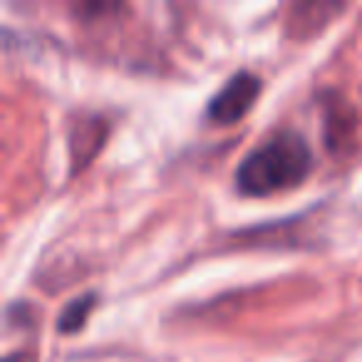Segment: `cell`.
<instances>
[{
  "label": "cell",
  "mask_w": 362,
  "mask_h": 362,
  "mask_svg": "<svg viewBox=\"0 0 362 362\" xmlns=\"http://www.w3.org/2000/svg\"><path fill=\"white\" fill-rule=\"evenodd\" d=\"M313 171V149L305 136L283 129L248 151L236 169V189L243 197H271L296 189Z\"/></svg>",
  "instance_id": "obj_1"
},
{
  "label": "cell",
  "mask_w": 362,
  "mask_h": 362,
  "mask_svg": "<svg viewBox=\"0 0 362 362\" xmlns=\"http://www.w3.org/2000/svg\"><path fill=\"white\" fill-rule=\"evenodd\" d=\"M3 362H35V360H33V355H28V352H16V355H8Z\"/></svg>",
  "instance_id": "obj_4"
},
{
  "label": "cell",
  "mask_w": 362,
  "mask_h": 362,
  "mask_svg": "<svg viewBox=\"0 0 362 362\" xmlns=\"http://www.w3.org/2000/svg\"><path fill=\"white\" fill-rule=\"evenodd\" d=\"M92 308H95V293H85L82 298H75L72 303H67L65 310L60 313V320H57V330L70 335V332H77L80 327H85Z\"/></svg>",
  "instance_id": "obj_3"
},
{
  "label": "cell",
  "mask_w": 362,
  "mask_h": 362,
  "mask_svg": "<svg viewBox=\"0 0 362 362\" xmlns=\"http://www.w3.org/2000/svg\"><path fill=\"white\" fill-rule=\"evenodd\" d=\"M261 80L253 72L241 70L211 97L206 107V115L216 124H236L243 117L251 112V107L256 105L258 95H261Z\"/></svg>",
  "instance_id": "obj_2"
}]
</instances>
